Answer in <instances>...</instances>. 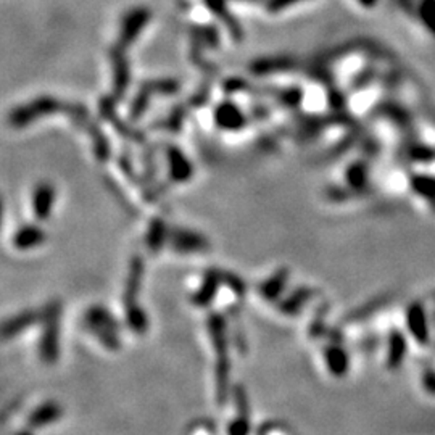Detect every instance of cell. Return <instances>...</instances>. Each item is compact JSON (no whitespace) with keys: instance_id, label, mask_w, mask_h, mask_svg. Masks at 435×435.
<instances>
[{"instance_id":"1","label":"cell","mask_w":435,"mask_h":435,"mask_svg":"<svg viewBox=\"0 0 435 435\" xmlns=\"http://www.w3.org/2000/svg\"><path fill=\"white\" fill-rule=\"evenodd\" d=\"M150 20V12L145 7H135L126 13L121 23V34H119V44L128 47L134 42V39L140 34V31L145 28V24Z\"/></svg>"},{"instance_id":"2","label":"cell","mask_w":435,"mask_h":435,"mask_svg":"<svg viewBox=\"0 0 435 435\" xmlns=\"http://www.w3.org/2000/svg\"><path fill=\"white\" fill-rule=\"evenodd\" d=\"M406 326L408 331L413 335V339L418 344L427 345L431 340V331H429L427 314L424 307L419 302L411 303L406 310Z\"/></svg>"},{"instance_id":"3","label":"cell","mask_w":435,"mask_h":435,"mask_svg":"<svg viewBox=\"0 0 435 435\" xmlns=\"http://www.w3.org/2000/svg\"><path fill=\"white\" fill-rule=\"evenodd\" d=\"M406 353H408V342L405 334L398 331V329H392L389 339H387V358H385L387 369L397 371L398 368H401L403 361L406 358Z\"/></svg>"},{"instance_id":"4","label":"cell","mask_w":435,"mask_h":435,"mask_svg":"<svg viewBox=\"0 0 435 435\" xmlns=\"http://www.w3.org/2000/svg\"><path fill=\"white\" fill-rule=\"evenodd\" d=\"M324 358H326L327 368L331 371V374L337 377L347 374V371L350 368V358L342 347H339V345H331V347H327L326 353H324Z\"/></svg>"},{"instance_id":"5","label":"cell","mask_w":435,"mask_h":435,"mask_svg":"<svg viewBox=\"0 0 435 435\" xmlns=\"http://www.w3.org/2000/svg\"><path fill=\"white\" fill-rule=\"evenodd\" d=\"M59 416H60L59 406L44 405L33 413V416H31V426L39 427V426H44V424H50V422H54Z\"/></svg>"},{"instance_id":"6","label":"cell","mask_w":435,"mask_h":435,"mask_svg":"<svg viewBox=\"0 0 435 435\" xmlns=\"http://www.w3.org/2000/svg\"><path fill=\"white\" fill-rule=\"evenodd\" d=\"M411 189L429 200H435V177L415 176L411 177Z\"/></svg>"},{"instance_id":"7","label":"cell","mask_w":435,"mask_h":435,"mask_svg":"<svg viewBox=\"0 0 435 435\" xmlns=\"http://www.w3.org/2000/svg\"><path fill=\"white\" fill-rule=\"evenodd\" d=\"M205 3L208 5V8L212 10L214 15H218V18H223L224 21H226V24L230 28V33H234V34L239 33V26L235 24L233 17H229V13H228L226 0H205Z\"/></svg>"},{"instance_id":"8","label":"cell","mask_w":435,"mask_h":435,"mask_svg":"<svg viewBox=\"0 0 435 435\" xmlns=\"http://www.w3.org/2000/svg\"><path fill=\"white\" fill-rule=\"evenodd\" d=\"M52 197H54V193H52L50 187L42 186L40 189H38V192H36V197H34V208H36L34 212H36V214H38V216H40V218L47 216V213H49Z\"/></svg>"},{"instance_id":"9","label":"cell","mask_w":435,"mask_h":435,"mask_svg":"<svg viewBox=\"0 0 435 435\" xmlns=\"http://www.w3.org/2000/svg\"><path fill=\"white\" fill-rule=\"evenodd\" d=\"M347 179L352 187H364L366 181H368V168L363 163H355L347 172Z\"/></svg>"},{"instance_id":"10","label":"cell","mask_w":435,"mask_h":435,"mask_svg":"<svg viewBox=\"0 0 435 435\" xmlns=\"http://www.w3.org/2000/svg\"><path fill=\"white\" fill-rule=\"evenodd\" d=\"M410 156H411V160H415V161H421V163H429V161L435 160V150L431 149V147L416 145V147H413V149L410 150Z\"/></svg>"},{"instance_id":"11","label":"cell","mask_w":435,"mask_h":435,"mask_svg":"<svg viewBox=\"0 0 435 435\" xmlns=\"http://www.w3.org/2000/svg\"><path fill=\"white\" fill-rule=\"evenodd\" d=\"M421 15L424 23H426L427 28L435 34V0H426V2H424Z\"/></svg>"},{"instance_id":"12","label":"cell","mask_w":435,"mask_h":435,"mask_svg":"<svg viewBox=\"0 0 435 435\" xmlns=\"http://www.w3.org/2000/svg\"><path fill=\"white\" fill-rule=\"evenodd\" d=\"M40 230L34 229H23L17 237V245H29L31 242H40Z\"/></svg>"},{"instance_id":"13","label":"cell","mask_w":435,"mask_h":435,"mask_svg":"<svg viewBox=\"0 0 435 435\" xmlns=\"http://www.w3.org/2000/svg\"><path fill=\"white\" fill-rule=\"evenodd\" d=\"M422 387L424 392H427L429 395L435 397V371L429 369L422 374Z\"/></svg>"},{"instance_id":"14","label":"cell","mask_w":435,"mask_h":435,"mask_svg":"<svg viewBox=\"0 0 435 435\" xmlns=\"http://www.w3.org/2000/svg\"><path fill=\"white\" fill-rule=\"evenodd\" d=\"M300 2V0H270L268 10L270 12H281V10L289 8L290 5Z\"/></svg>"},{"instance_id":"15","label":"cell","mask_w":435,"mask_h":435,"mask_svg":"<svg viewBox=\"0 0 435 435\" xmlns=\"http://www.w3.org/2000/svg\"><path fill=\"white\" fill-rule=\"evenodd\" d=\"M361 3L364 5V7H371V5H374L376 3V0H360Z\"/></svg>"}]
</instances>
